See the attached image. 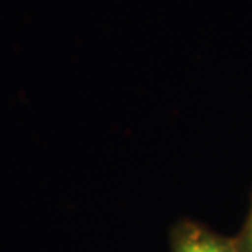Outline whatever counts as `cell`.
<instances>
[{
  "instance_id": "cell-2",
  "label": "cell",
  "mask_w": 252,
  "mask_h": 252,
  "mask_svg": "<svg viewBox=\"0 0 252 252\" xmlns=\"http://www.w3.org/2000/svg\"><path fill=\"white\" fill-rule=\"evenodd\" d=\"M238 252H252V205L249 210V216L241 229V233L234 238Z\"/></svg>"
},
{
  "instance_id": "cell-1",
  "label": "cell",
  "mask_w": 252,
  "mask_h": 252,
  "mask_svg": "<svg viewBox=\"0 0 252 252\" xmlns=\"http://www.w3.org/2000/svg\"><path fill=\"white\" fill-rule=\"evenodd\" d=\"M172 252H238L234 238H226L193 221H182L172 229Z\"/></svg>"
}]
</instances>
